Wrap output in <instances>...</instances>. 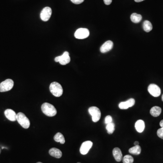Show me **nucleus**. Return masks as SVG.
I'll list each match as a JSON object with an SVG mask.
<instances>
[{"label": "nucleus", "instance_id": "obj_1", "mask_svg": "<svg viewBox=\"0 0 163 163\" xmlns=\"http://www.w3.org/2000/svg\"><path fill=\"white\" fill-rule=\"evenodd\" d=\"M41 110L43 113L48 117H54L57 112L54 106L47 103H45L42 104Z\"/></svg>", "mask_w": 163, "mask_h": 163}, {"label": "nucleus", "instance_id": "obj_2", "mask_svg": "<svg viewBox=\"0 0 163 163\" xmlns=\"http://www.w3.org/2000/svg\"><path fill=\"white\" fill-rule=\"evenodd\" d=\"M50 91L54 96L60 97L63 93L62 87L60 83L54 82L50 84Z\"/></svg>", "mask_w": 163, "mask_h": 163}, {"label": "nucleus", "instance_id": "obj_3", "mask_svg": "<svg viewBox=\"0 0 163 163\" xmlns=\"http://www.w3.org/2000/svg\"><path fill=\"white\" fill-rule=\"evenodd\" d=\"M17 121L24 128L28 129L30 126L29 119L22 112H19L17 114Z\"/></svg>", "mask_w": 163, "mask_h": 163}, {"label": "nucleus", "instance_id": "obj_4", "mask_svg": "<svg viewBox=\"0 0 163 163\" xmlns=\"http://www.w3.org/2000/svg\"><path fill=\"white\" fill-rule=\"evenodd\" d=\"M89 112L92 117V120L94 122L99 121L101 117V112L100 109L96 107H92L89 108Z\"/></svg>", "mask_w": 163, "mask_h": 163}, {"label": "nucleus", "instance_id": "obj_5", "mask_svg": "<svg viewBox=\"0 0 163 163\" xmlns=\"http://www.w3.org/2000/svg\"><path fill=\"white\" fill-rule=\"evenodd\" d=\"M14 86V81L11 79H7L0 83V92L10 91Z\"/></svg>", "mask_w": 163, "mask_h": 163}, {"label": "nucleus", "instance_id": "obj_6", "mask_svg": "<svg viewBox=\"0 0 163 163\" xmlns=\"http://www.w3.org/2000/svg\"><path fill=\"white\" fill-rule=\"evenodd\" d=\"M54 60L56 62H59L61 65H66L68 64L70 61L69 53L67 51H65L63 53L62 55L55 58Z\"/></svg>", "mask_w": 163, "mask_h": 163}, {"label": "nucleus", "instance_id": "obj_7", "mask_svg": "<svg viewBox=\"0 0 163 163\" xmlns=\"http://www.w3.org/2000/svg\"><path fill=\"white\" fill-rule=\"evenodd\" d=\"M89 36V31L86 28H79L76 31L74 36L78 39H84Z\"/></svg>", "mask_w": 163, "mask_h": 163}, {"label": "nucleus", "instance_id": "obj_8", "mask_svg": "<svg viewBox=\"0 0 163 163\" xmlns=\"http://www.w3.org/2000/svg\"><path fill=\"white\" fill-rule=\"evenodd\" d=\"M148 91L154 97H158L161 94V89L158 85L155 84H150L148 87Z\"/></svg>", "mask_w": 163, "mask_h": 163}, {"label": "nucleus", "instance_id": "obj_9", "mask_svg": "<svg viewBox=\"0 0 163 163\" xmlns=\"http://www.w3.org/2000/svg\"><path fill=\"white\" fill-rule=\"evenodd\" d=\"M52 14V9L50 7H44L40 13V18L44 21H49Z\"/></svg>", "mask_w": 163, "mask_h": 163}, {"label": "nucleus", "instance_id": "obj_10", "mask_svg": "<svg viewBox=\"0 0 163 163\" xmlns=\"http://www.w3.org/2000/svg\"><path fill=\"white\" fill-rule=\"evenodd\" d=\"M93 145V142L89 140L83 143L80 148V153L83 155L87 154L90 149L92 148Z\"/></svg>", "mask_w": 163, "mask_h": 163}, {"label": "nucleus", "instance_id": "obj_11", "mask_svg": "<svg viewBox=\"0 0 163 163\" xmlns=\"http://www.w3.org/2000/svg\"><path fill=\"white\" fill-rule=\"evenodd\" d=\"M135 104V100L133 98H131L125 102H121L119 104V107L121 109H127L133 107Z\"/></svg>", "mask_w": 163, "mask_h": 163}, {"label": "nucleus", "instance_id": "obj_12", "mask_svg": "<svg viewBox=\"0 0 163 163\" xmlns=\"http://www.w3.org/2000/svg\"><path fill=\"white\" fill-rule=\"evenodd\" d=\"M4 114L5 117L11 121H15L17 120V114L12 109H7L5 111Z\"/></svg>", "mask_w": 163, "mask_h": 163}, {"label": "nucleus", "instance_id": "obj_13", "mask_svg": "<svg viewBox=\"0 0 163 163\" xmlns=\"http://www.w3.org/2000/svg\"><path fill=\"white\" fill-rule=\"evenodd\" d=\"M113 43L111 40L106 41L103 46L101 47L100 51L101 53H105L110 51L113 48Z\"/></svg>", "mask_w": 163, "mask_h": 163}, {"label": "nucleus", "instance_id": "obj_14", "mask_svg": "<svg viewBox=\"0 0 163 163\" xmlns=\"http://www.w3.org/2000/svg\"><path fill=\"white\" fill-rule=\"evenodd\" d=\"M112 153L116 161L117 162H120L123 159V156H122L121 150L118 147L115 148L112 151Z\"/></svg>", "mask_w": 163, "mask_h": 163}, {"label": "nucleus", "instance_id": "obj_15", "mask_svg": "<svg viewBox=\"0 0 163 163\" xmlns=\"http://www.w3.org/2000/svg\"><path fill=\"white\" fill-rule=\"evenodd\" d=\"M49 154L55 158H60L62 156V153L60 150L56 148H52L49 150Z\"/></svg>", "mask_w": 163, "mask_h": 163}, {"label": "nucleus", "instance_id": "obj_16", "mask_svg": "<svg viewBox=\"0 0 163 163\" xmlns=\"http://www.w3.org/2000/svg\"><path fill=\"white\" fill-rule=\"evenodd\" d=\"M135 128L137 132L139 133H142L145 129V122L142 120L137 121L135 124Z\"/></svg>", "mask_w": 163, "mask_h": 163}, {"label": "nucleus", "instance_id": "obj_17", "mask_svg": "<svg viewBox=\"0 0 163 163\" xmlns=\"http://www.w3.org/2000/svg\"><path fill=\"white\" fill-rule=\"evenodd\" d=\"M161 113V108L158 106H154L150 109V114L153 117H158L160 116Z\"/></svg>", "mask_w": 163, "mask_h": 163}, {"label": "nucleus", "instance_id": "obj_18", "mask_svg": "<svg viewBox=\"0 0 163 163\" xmlns=\"http://www.w3.org/2000/svg\"><path fill=\"white\" fill-rule=\"evenodd\" d=\"M54 140L57 142H60V144H64L65 143V140L64 135L62 133L58 132L54 135Z\"/></svg>", "mask_w": 163, "mask_h": 163}, {"label": "nucleus", "instance_id": "obj_19", "mask_svg": "<svg viewBox=\"0 0 163 163\" xmlns=\"http://www.w3.org/2000/svg\"><path fill=\"white\" fill-rule=\"evenodd\" d=\"M142 15L137 14V13H133L131 14V21L133 22V23H139L140 22L142 21Z\"/></svg>", "mask_w": 163, "mask_h": 163}, {"label": "nucleus", "instance_id": "obj_20", "mask_svg": "<svg viewBox=\"0 0 163 163\" xmlns=\"http://www.w3.org/2000/svg\"><path fill=\"white\" fill-rule=\"evenodd\" d=\"M142 151V149L140 146H135L134 147L130 148L129 152L131 154H134V155H139L140 154Z\"/></svg>", "mask_w": 163, "mask_h": 163}, {"label": "nucleus", "instance_id": "obj_21", "mask_svg": "<svg viewBox=\"0 0 163 163\" xmlns=\"http://www.w3.org/2000/svg\"><path fill=\"white\" fill-rule=\"evenodd\" d=\"M143 28L146 32H149L152 30V25L149 21H145L143 24Z\"/></svg>", "mask_w": 163, "mask_h": 163}, {"label": "nucleus", "instance_id": "obj_22", "mask_svg": "<svg viewBox=\"0 0 163 163\" xmlns=\"http://www.w3.org/2000/svg\"><path fill=\"white\" fill-rule=\"evenodd\" d=\"M106 129L107 130V133L109 134H112L115 131V124L113 123H109L107 125Z\"/></svg>", "mask_w": 163, "mask_h": 163}, {"label": "nucleus", "instance_id": "obj_23", "mask_svg": "<svg viewBox=\"0 0 163 163\" xmlns=\"http://www.w3.org/2000/svg\"><path fill=\"white\" fill-rule=\"evenodd\" d=\"M134 162V159L130 155H126L123 157V163H133Z\"/></svg>", "mask_w": 163, "mask_h": 163}, {"label": "nucleus", "instance_id": "obj_24", "mask_svg": "<svg viewBox=\"0 0 163 163\" xmlns=\"http://www.w3.org/2000/svg\"><path fill=\"white\" fill-rule=\"evenodd\" d=\"M157 134L160 138L163 139V128H161L158 129Z\"/></svg>", "mask_w": 163, "mask_h": 163}, {"label": "nucleus", "instance_id": "obj_25", "mask_svg": "<svg viewBox=\"0 0 163 163\" xmlns=\"http://www.w3.org/2000/svg\"><path fill=\"white\" fill-rule=\"evenodd\" d=\"M105 123L107 124H108L109 123H111L112 122V118L111 116H107L105 118Z\"/></svg>", "mask_w": 163, "mask_h": 163}, {"label": "nucleus", "instance_id": "obj_26", "mask_svg": "<svg viewBox=\"0 0 163 163\" xmlns=\"http://www.w3.org/2000/svg\"><path fill=\"white\" fill-rule=\"evenodd\" d=\"M84 0H71L73 3L75 4H80L84 1Z\"/></svg>", "mask_w": 163, "mask_h": 163}, {"label": "nucleus", "instance_id": "obj_27", "mask_svg": "<svg viewBox=\"0 0 163 163\" xmlns=\"http://www.w3.org/2000/svg\"><path fill=\"white\" fill-rule=\"evenodd\" d=\"M104 3L107 5H109L111 3L112 0H103Z\"/></svg>", "mask_w": 163, "mask_h": 163}, {"label": "nucleus", "instance_id": "obj_28", "mask_svg": "<svg viewBox=\"0 0 163 163\" xmlns=\"http://www.w3.org/2000/svg\"><path fill=\"white\" fill-rule=\"evenodd\" d=\"M160 126H161V128H163V120L160 121Z\"/></svg>", "mask_w": 163, "mask_h": 163}, {"label": "nucleus", "instance_id": "obj_29", "mask_svg": "<svg viewBox=\"0 0 163 163\" xmlns=\"http://www.w3.org/2000/svg\"><path fill=\"white\" fill-rule=\"evenodd\" d=\"M134 145H135V146H138V145H139V143L138 142L136 141V142H135V143H134Z\"/></svg>", "mask_w": 163, "mask_h": 163}, {"label": "nucleus", "instance_id": "obj_30", "mask_svg": "<svg viewBox=\"0 0 163 163\" xmlns=\"http://www.w3.org/2000/svg\"><path fill=\"white\" fill-rule=\"evenodd\" d=\"M134 1L136 2H140L142 1H144L145 0H134Z\"/></svg>", "mask_w": 163, "mask_h": 163}, {"label": "nucleus", "instance_id": "obj_31", "mask_svg": "<svg viewBox=\"0 0 163 163\" xmlns=\"http://www.w3.org/2000/svg\"><path fill=\"white\" fill-rule=\"evenodd\" d=\"M162 101H163V95H162Z\"/></svg>", "mask_w": 163, "mask_h": 163}, {"label": "nucleus", "instance_id": "obj_32", "mask_svg": "<svg viewBox=\"0 0 163 163\" xmlns=\"http://www.w3.org/2000/svg\"><path fill=\"white\" fill-rule=\"evenodd\" d=\"M1 149H0V154H1Z\"/></svg>", "mask_w": 163, "mask_h": 163}, {"label": "nucleus", "instance_id": "obj_33", "mask_svg": "<svg viewBox=\"0 0 163 163\" xmlns=\"http://www.w3.org/2000/svg\"><path fill=\"white\" fill-rule=\"evenodd\" d=\"M41 163V162H37V163Z\"/></svg>", "mask_w": 163, "mask_h": 163}, {"label": "nucleus", "instance_id": "obj_34", "mask_svg": "<svg viewBox=\"0 0 163 163\" xmlns=\"http://www.w3.org/2000/svg\"><path fill=\"white\" fill-rule=\"evenodd\" d=\"M80 163V162H78V163Z\"/></svg>", "mask_w": 163, "mask_h": 163}]
</instances>
